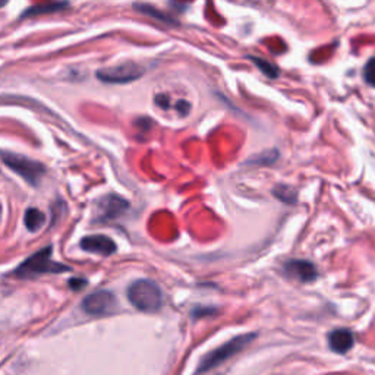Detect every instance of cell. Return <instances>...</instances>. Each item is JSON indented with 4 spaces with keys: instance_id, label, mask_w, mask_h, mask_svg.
Masks as SVG:
<instances>
[{
    "instance_id": "obj_1",
    "label": "cell",
    "mask_w": 375,
    "mask_h": 375,
    "mask_svg": "<svg viewBox=\"0 0 375 375\" xmlns=\"http://www.w3.org/2000/svg\"><path fill=\"white\" fill-rule=\"evenodd\" d=\"M52 246H47L41 251L33 254L30 258H27L23 264H21L16 270L15 275L21 279H31L41 275H50V273H64L71 270L69 267L56 262L52 260Z\"/></svg>"
},
{
    "instance_id": "obj_2",
    "label": "cell",
    "mask_w": 375,
    "mask_h": 375,
    "mask_svg": "<svg viewBox=\"0 0 375 375\" xmlns=\"http://www.w3.org/2000/svg\"><path fill=\"white\" fill-rule=\"evenodd\" d=\"M257 339L255 333H248V335H241L233 338L232 340H229L227 343L221 345L220 347L214 349L213 352L205 355L201 361V364L198 365L197 369V375L204 374L214 369L216 367L221 365L223 362H226L227 359H231L232 357H235L236 353H239L241 350H243L249 343H253Z\"/></svg>"
},
{
    "instance_id": "obj_3",
    "label": "cell",
    "mask_w": 375,
    "mask_h": 375,
    "mask_svg": "<svg viewBox=\"0 0 375 375\" xmlns=\"http://www.w3.org/2000/svg\"><path fill=\"white\" fill-rule=\"evenodd\" d=\"M129 302L142 312H157L163 305L160 287L151 280H137L128 287Z\"/></svg>"
},
{
    "instance_id": "obj_4",
    "label": "cell",
    "mask_w": 375,
    "mask_h": 375,
    "mask_svg": "<svg viewBox=\"0 0 375 375\" xmlns=\"http://www.w3.org/2000/svg\"><path fill=\"white\" fill-rule=\"evenodd\" d=\"M0 158L4 160V163L8 166L11 171L18 173L21 178L25 179L28 183H31L34 186L38 183L41 176H43L46 172L43 164L33 160V158H28L23 154L2 151L0 153Z\"/></svg>"
},
{
    "instance_id": "obj_5",
    "label": "cell",
    "mask_w": 375,
    "mask_h": 375,
    "mask_svg": "<svg viewBox=\"0 0 375 375\" xmlns=\"http://www.w3.org/2000/svg\"><path fill=\"white\" fill-rule=\"evenodd\" d=\"M144 75V68L134 62H125L113 68L101 69L97 72V78L106 84H128Z\"/></svg>"
},
{
    "instance_id": "obj_6",
    "label": "cell",
    "mask_w": 375,
    "mask_h": 375,
    "mask_svg": "<svg viewBox=\"0 0 375 375\" xmlns=\"http://www.w3.org/2000/svg\"><path fill=\"white\" fill-rule=\"evenodd\" d=\"M117 308V299L109 290H98L82 301V309L88 316H109Z\"/></svg>"
},
{
    "instance_id": "obj_7",
    "label": "cell",
    "mask_w": 375,
    "mask_h": 375,
    "mask_svg": "<svg viewBox=\"0 0 375 375\" xmlns=\"http://www.w3.org/2000/svg\"><path fill=\"white\" fill-rule=\"evenodd\" d=\"M283 273L290 277L304 283L314 282L318 277L317 267L306 260H289L283 265Z\"/></svg>"
},
{
    "instance_id": "obj_8",
    "label": "cell",
    "mask_w": 375,
    "mask_h": 375,
    "mask_svg": "<svg viewBox=\"0 0 375 375\" xmlns=\"http://www.w3.org/2000/svg\"><path fill=\"white\" fill-rule=\"evenodd\" d=\"M81 249L101 257H109L116 253V243L104 235H91L81 241Z\"/></svg>"
},
{
    "instance_id": "obj_9",
    "label": "cell",
    "mask_w": 375,
    "mask_h": 375,
    "mask_svg": "<svg viewBox=\"0 0 375 375\" xmlns=\"http://www.w3.org/2000/svg\"><path fill=\"white\" fill-rule=\"evenodd\" d=\"M327 339L330 349L336 353H346L355 345V336L347 328H336L330 331Z\"/></svg>"
},
{
    "instance_id": "obj_10",
    "label": "cell",
    "mask_w": 375,
    "mask_h": 375,
    "mask_svg": "<svg viewBox=\"0 0 375 375\" xmlns=\"http://www.w3.org/2000/svg\"><path fill=\"white\" fill-rule=\"evenodd\" d=\"M128 201L123 200L117 195H109V197H104L100 202V212H101V219H116L119 216H122L125 212L128 210Z\"/></svg>"
},
{
    "instance_id": "obj_11",
    "label": "cell",
    "mask_w": 375,
    "mask_h": 375,
    "mask_svg": "<svg viewBox=\"0 0 375 375\" xmlns=\"http://www.w3.org/2000/svg\"><path fill=\"white\" fill-rule=\"evenodd\" d=\"M24 223L31 233H35L45 224V214L38 208H28L24 216Z\"/></svg>"
},
{
    "instance_id": "obj_12",
    "label": "cell",
    "mask_w": 375,
    "mask_h": 375,
    "mask_svg": "<svg viewBox=\"0 0 375 375\" xmlns=\"http://www.w3.org/2000/svg\"><path fill=\"white\" fill-rule=\"evenodd\" d=\"M68 8V4L57 2V4H43V5H35L24 12L23 16H34V15H45V13H54L62 9Z\"/></svg>"
},
{
    "instance_id": "obj_13",
    "label": "cell",
    "mask_w": 375,
    "mask_h": 375,
    "mask_svg": "<svg viewBox=\"0 0 375 375\" xmlns=\"http://www.w3.org/2000/svg\"><path fill=\"white\" fill-rule=\"evenodd\" d=\"M275 197L286 204H295L298 200V192L294 190V188L289 185H277L273 191Z\"/></svg>"
},
{
    "instance_id": "obj_14",
    "label": "cell",
    "mask_w": 375,
    "mask_h": 375,
    "mask_svg": "<svg viewBox=\"0 0 375 375\" xmlns=\"http://www.w3.org/2000/svg\"><path fill=\"white\" fill-rule=\"evenodd\" d=\"M249 60L254 62V64L257 65V68L268 78H277L279 76V69L275 64H272V62H268L262 57H255V56H249Z\"/></svg>"
},
{
    "instance_id": "obj_15",
    "label": "cell",
    "mask_w": 375,
    "mask_h": 375,
    "mask_svg": "<svg viewBox=\"0 0 375 375\" xmlns=\"http://www.w3.org/2000/svg\"><path fill=\"white\" fill-rule=\"evenodd\" d=\"M134 8H135L138 12L144 13V15H149V16H153V18H156V19H160V21H163V23H168V24H175V23H176L175 19H172L171 16H168V15H166V13H163L161 11H157V9H154V8H153V6H150V5L137 4V5H134Z\"/></svg>"
},
{
    "instance_id": "obj_16",
    "label": "cell",
    "mask_w": 375,
    "mask_h": 375,
    "mask_svg": "<svg viewBox=\"0 0 375 375\" xmlns=\"http://www.w3.org/2000/svg\"><path fill=\"white\" fill-rule=\"evenodd\" d=\"M364 79L368 86L375 87V57H371L364 68Z\"/></svg>"
},
{
    "instance_id": "obj_17",
    "label": "cell",
    "mask_w": 375,
    "mask_h": 375,
    "mask_svg": "<svg viewBox=\"0 0 375 375\" xmlns=\"http://www.w3.org/2000/svg\"><path fill=\"white\" fill-rule=\"evenodd\" d=\"M176 110L182 115V116H186L188 113H190L191 110V104L188 101H178L176 103Z\"/></svg>"
},
{
    "instance_id": "obj_18",
    "label": "cell",
    "mask_w": 375,
    "mask_h": 375,
    "mask_svg": "<svg viewBox=\"0 0 375 375\" xmlns=\"http://www.w3.org/2000/svg\"><path fill=\"white\" fill-rule=\"evenodd\" d=\"M87 280L86 279H71L69 280V287L74 290H81L87 286Z\"/></svg>"
},
{
    "instance_id": "obj_19",
    "label": "cell",
    "mask_w": 375,
    "mask_h": 375,
    "mask_svg": "<svg viewBox=\"0 0 375 375\" xmlns=\"http://www.w3.org/2000/svg\"><path fill=\"white\" fill-rule=\"evenodd\" d=\"M156 103L158 104V106H160L161 109H168V108L171 106V100H169V97H168V96H164V94L157 96V97H156Z\"/></svg>"
},
{
    "instance_id": "obj_20",
    "label": "cell",
    "mask_w": 375,
    "mask_h": 375,
    "mask_svg": "<svg viewBox=\"0 0 375 375\" xmlns=\"http://www.w3.org/2000/svg\"><path fill=\"white\" fill-rule=\"evenodd\" d=\"M4 5H5V4H4V2H2V4H0V6H4Z\"/></svg>"
}]
</instances>
